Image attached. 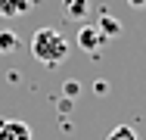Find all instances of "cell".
<instances>
[{"label":"cell","mask_w":146,"mask_h":140,"mask_svg":"<svg viewBox=\"0 0 146 140\" xmlns=\"http://www.w3.org/2000/svg\"><path fill=\"white\" fill-rule=\"evenodd\" d=\"M19 50V37L13 31H0V53H13Z\"/></svg>","instance_id":"cell-7"},{"label":"cell","mask_w":146,"mask_h":140,"mask_svg":"<svg viewBox=\"0 0 146 140\" xmlns=\"http://www.w3.org/2000/svg\"><path fill=\"white\" fill-rule=\"evenodd\" d=\"M106 140H140V137H137V131H134L131 125H118V128L109 131V137H106Z\"/></svg>","instance_id":"cell-6"},{"label":"cell","mask_w":146,"mask_h":140,"mask_svg":"<svg viewBox=\"0 0 146 140\" xmlns=\"http://www.w3.org/2000/svg\"><path fill=\"white\" fill-rule=\"evenodd\" d=\"M62 13H65V19H72V22H81L90 13V0H62Z\"/></svg>","instance_id":"cell-4"},{"label":"cell","mask_w":146,"mask_h":140,"mask_svg":"<svg viewBox=\"0 0 146 140\" xmlns=\"http://www.w3.org/2000/svg\"><path fill=\"white\" fill-rule=\"evenodd\" d=\"M28 9H31V0H0V16L16 19V16H25Z\"/></svg>","instance_id":"cell-5"},{"label":"cell","mask_w":146,"mask_h":140,"mask_svg":"<svg viewBox=\"0 0 146 140\" xmlns=\"http://www.w3.org/2000/svg\"><path fill=\"white\" fill-rule=\"evenodd\" d=\"M127 3H131L134 9H140V6H146V0H127Z\"/></svg>","instance_id":"cell-10"},{"label":"cell","mask_w":146,"mask_h":140,"mask_svg":"<svg viewBox=\"0 0 146 140\" xmlns=\"http://www.w3.org/2000/svg\"><path fill=\"white\" fill-rule=\"evenodd\" d=\"M65 93L75 97V93H78V81H68V84H65Z\"/></svg>","instance_id":"cell-9"},{"label":"cell","mask_w":146,"mask_h":140,"mask_svg":"<svg viewBox=\"0 0 146 140\" xmlns=\"http://www.w3.org/2000/svg\"><path fill=\"white\" fill-rule=\"evenodd\" d=\"M31 56L40 62V65H47V69H56L65 62V56H68V41L59 34L56 28H37L34 34H31Z\"/></svg>","instance_id":"cell-1"},{"label":"cell","mask_w":146,"mask_h":140,"mask_svg":"<svg viewBox=\"0 0 146 140\" xmlns=\"http://www.w3.org/2000/svg\"><path fill=\"white\" fill-rule=\"evenodd\" d=\"M0 140H31V128L19 118H3L0 121Z\"/></svg>","instance_id":"cell-2"},{"label":"cell","mask_w":146,"mask_h":140,"mask_svg":"<svg viewBox=\"0 0 146 140\" xmlns=\"http://www.w3.org/2000/svg\"><path fill=\"white\" fill-rule=\"evenodd\" d=\"M100 31H103V37H106V41H109V34H118V31H121V25H118L115 19H112V16H103V19H100Z\"/></svg>","instance_id":"cell-8"},{"label":"cell","mask_w":146,"mask_h":140,"mask_svg":"<svg viewBox=\"0 0 146 140\" xmlns=\"http://www.w3.org/2000/svg\"><path fill=\"white\" fill-rule=\"evenodd\" d=\"M103 41H106V37H103V31H100V28H93V25H84L81 31H78V44H81V50H90V53H93Z\"/></svg>","instance_id":"cell-3"}]
</instances>
